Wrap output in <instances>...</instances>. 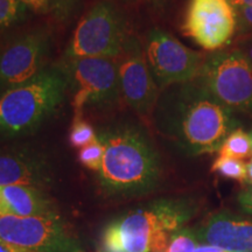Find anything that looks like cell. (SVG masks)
Returning <instances> with one entry per match:
<instances>
[{
	"mask_svg": "<svg viewBox=\"0 0 252 252\" xmlns=\"http://www.w3.org/2000/svg\"><path fill=\"white\" fill-rule=\"evenodd\" d=\"M152 116L157 130L193 156L219 152L237 128L231 110L197 80L162 90Z\"/></svg>",
	"mask_w": 252,
	"mask_h": 252,
	"instance_id": "cell-1",
	"label": "cell"
},
{
	"mask_svg": "<svg viewBox=\"0 0 252 252\" xmlns=\"http://www.w3.org/2000/svg\"><path fill=\"white\" fill-rule=\"evenodd\" d=\"M96 132L104 147L103 162L97 172L104 193L132 197L149 194L158 187L161 161L144 126L121 119L98 126Z\"/></svg>",
	"mask_w": 252,
	"mask_h": 252,
	"instance_id": "cell-2",
	"label": "cell"
},
{
	"mask_svg": "<svg viewBox=\"0 0 252 252\" xmlns=\"http://www.w3.org/2000/svg\"><path fill=\"white\" fill-rule=\"evenodd\" d=\"M188 198L151 201L108 223L102 234L104 252H163L174 232L195 214Z\"/></svg>",
	"mask_w": 252,
	"mask_h": 252,
	"instance_id": "cell-3",
	"label": "cell"
},
{
	"mask_svg": "<svg viewBox=\"0 0 252 252\" xmlns=\"http://www.w3.org/2000/svg\"><path fill=\"white\" fill-rule=\"evenodd\" d=\"M69 90L61 63L47 65L39 75L0 94V139L33 134L64 102Z\"/></svg>",
	"mask_w": 252,
	"mask_h": 252,
	"instance_id": "cell-4",
	"label": "cell"
},
{
	"mask_svg": "<svg viewBox=\"0 0 252 252\" xmlns=\"http://www.w3.org/2000/svg\"><path fill=\"white\" fill-rule=\"evenodd\" d=\"M132 34L122 9L112 0L94 2L75 28L63 59H117Z\"/></svg>",
	"mask_w": 252,
	"mask_h": 252,
	"instance_id": "cell-5",
	"label": "cell"
},
{
	"mask_svg": "<svg viewBox=\"0 0 252 252\" xmlns=\"http://www.w3.org/2000/svg\"><path fill=\"white\" fill-rule=\"evenodd\" d=\"M72 94L75 118L83 117L87 109H111L121 102L116 60L103 58L62 59Z\"/></svg>",
	"mask_w": 252,
	"mask_h": 252,
	"instance_id": "cell-6",
	"label": "cell"
},
{
	"mask_svg": "<svg viewBox=\"0 0 252 252\" xmlns=\"http://www.w3.org/2000/svg\"><path fill=\"white\" fill-rule=\"evenodd\" d=\"M196 80L231 111L252 110V67L242 50H217L209 55Z\"/></svg>",
	"mask_w": 252,
	"mask_h": 252,
	"instance_id": "cell-7",
	"label": "cell"
},
{
	"mask_svg": "<svg viewBox=\"0 0 252 252\" xmlns=\"http://www.w3.org/2000/svg\"><path fill=\"white\" fill-rule=\"evenodd\" d=\"M144 53L160 90L196 80L204 61L202 55L160 28L147 33Z\"/></svg>",
	"mask_w": 252,
	"mask_h": 252,
	"instance_id": "cell-8",
	"label": "cell"
},
{
	"mask_svg": "<svg viewBox=\"0 0 252 252\" xmlns=\"http://www.w3.org/2000/svg\"><path fill=\"white\" fill-rule=\"evenodd\" d=\"M0 239L32 252H81L59 214L0 216Z\"/></svg>",
	"mask_w": 252,
	"mask_h": 252,
	"instance_id": "cell-9",
	"label": "cell"
},
{
	"mask_svg": "<svg viewBox=\"0 0 252 252\" xmlns=\"http://www.w3.org/2000/svg\"><path fill=\"white\" fill-rule=\"evenodd\" d=\"M52 48V31L35 27L14 37L0 50V94L32 80L45 69Z\"/></svg>",
	"mask_w": 252,
	"mask_h": 252,
	"instance_id": "cell-10",
	"label": "cell"
},
{
	"mask_svg": "<svg viewBox=\"0 0 252 252\" xmlns=\"http://www.w3.org/2000/svg\"><path fill=\"white\" fill-rule=\"evenodd\" d=\"M237 13L229 0H190L184 32L206 50H220L229 45L237 30Z\"/></svg>",
	"mask_w": 252,
	"mask_h": 252,
	"instance_id": "cell-11",
	"label": "cell"
},
{
	"mask_svg": "<svg viewBox=\"0 0 252 252\" xmlns=\"http://www.w3.org/2000/svg\"><path fill=\"white\" fill-rule=\"evenodd\" d=\"M115 60L122 98L140 116H151L159 99L160 89L151 74L139 39L132 34Z\"/></svg>",
	"mask_w": 252,
	"mask_h": 252,
	"instance_id": "cell-12",
	"label": "cell"
},
{
	"mask_svg": "<svg viewBox=\"0 0 252 252\" xmlns=\"http://www.w3.org/2000/svg\"><path fill=\"white\" fill-rule=\"evenodd\" d=\"M52 184V167L37 150L25 146L0 150V186L18 185L45 189Z\"/></svg>",
	"mask_w": 252,
	"mask_h": 252,
	"instance_id": "cell-13",
	"label": "cell"
},
{
	"mask_svg": "<svg viewBox=\"0 0 252 252\" xmlns=\"http://www.w3.org/2000/svg\"><path fill=\"white\" fill-rule=\"evenodd\" d=\"M198 242L226 252H252V220L228 212L213 214L194 229Z\"/></svg>",
	"mask_w": 252,
	"mask_h": 252,
	"instance_id": "cell-14",
	"label": "cell"
},
{
	"mask_svg": "<svg viewBox=\"0 0 252 252\" xmlns=\"http://www.w3.org/2000/svg\"><path fill=\"white\" fill-rule=\"evenodd\" d=\"M58 214L43 189L28 186H0V216H39Z\"/></svg>",
	"mask_w": 252,
	"mask_h": 252,
	"instance_id": "cell-15",
	"label": "cell"
},
{
	"mask_svg": "<svg viewBox=\"0 0 252 252\" xmlns=\"http://www.w3.org/2000/svg\"><path fill=\"white\" fill-rule=\"evenodd\" d=\"M219 157L243 160L252 158V141L250 134L237 127L225 138L219 150Z\"/></svg>",
	"mask_w": 252,
	"mask_h": 252,
	"instance_id": "cell-16",
	"label": "cell"
},
{
	"mask_svg": "<svg viewBox=\"0 0 252 252\" xmlns=\"http://www.w3.org/2000/svg\"><path fill=\"white\" fill-rule=\"evenodd\" d=\"M32 12L19 0H0V30L23 23Z\"/></svg>",
	"mask_w": 252,
	"mask_h": 252,
	"instance_id": "cell-17",
	"label": "cell"
},
{
	"mask_svg": "<svg viewBox=\"0 0 252 252\" xmlns=\"http://www.w3.org/2000/svg\"><path fill=\"white\" fill-rule=\"evenodd\" d=\"M212 172L226 179L247 185V163L242 160L226 157H217L212 165Z\"/></svg>",
	"mask_w": 252,
	"mask_h": 252,
	"instance_id": "cell-18",
	"label": "cell"
},
{
	"mask_svg": "<svg viewBox=\"0 0 252 252\" xmlns=\"http://www.w3.org/2000/svg\"><path fill=\"white\" fill-rule=\"evenodd\" d=\"M97 138L96 128L93 127L83 117L74 118L71 124L70 133H69V143L75 149H82L93 143Z\"/></svg>",
	"mask_w": 252,
	"mask_h": 252,
	"instance_id": "cell-19",
	"label": "cell"
},
{
	"mask_svg": "<svg viewBox=\"0 0 252 252\" xmlns=\"http://www.w3.org/2000/svg\"><path fill=\"white\" fill-rule=\"evenodd\" d=\"M103 156V144L100 143L98 137H97L93 143L82 147L80 152H78V160L84 167L97 173L100 169V166H102Z\"/></svg>",
	"mask_w": 252,
	"mask_h": 252,
	"instance_id": "cell-20",
	"label": "cell"
},
{
	"mask_svg": "<svg viewBox=\"0 0 252 252\" xmlns=\"http://www.w3.org/2000/svg\"><path fill=\"white\" fill-rule=\"evenodd\" d=\"M196 247L198 239L194 229L182 228L172 235L166 252H194Z\"/></svg>",
	"mask_w": 252,
	"mask_h": 252,
	"instance_id": "cell-21",
	"label": "cell"
},
{
	"mask_svg": "<svg viewBox=\"0 0 252 252\" xmlns=\"http://www.w3.org/2000/svg\"><path fill=\"white\" fill-rule=\"evenodd\" d=\"M28 7L31 12L39 14H55L56 0H19Z\"/></svg>",
	"mask_w": 252,
	"mask_h": 252,
	"instance_id": "cell-22",
	"label": "cell"
},
{
	"mask_svg": "<svg viewBox=\"0 0 252 252\" xmlns=\"http://www.w3.org/2000/svg\"><path fill=\"white\" fill-rule=\"evenodd\" d=\"M80 0H56L54 17L60 21H67L74 15Z\"/></svg>",
	"mask_w": 252,
	"mask_h": 252,
	"instance_id": "cell-23",
	"label": "cell"
},
{
	"mask_svg": "<svg viewBox=\"0 0 252 252\" xmlns=\"http://www.w3.org/2000/svg\"><path fill=\"white\" fill-rule=\"evenodd\" d=\"M237 13V23L244 31L252 32V6L235 8Z\"/></svg>",
	"mask_w": 252,
	"mask_h": 252,
	"instance_id": "cell-24",
	"label": "cell"
},
{
	"mask_svg": "<svg viewBox=\"0 0 252 252\" xmlns=\"http://www.w3.org/2000/svg\"><path fill=\"white\" fill-rule=\"evenodd\" d=\"M238 202L244 212L252 214V187L239 194Z\"/></svg>",
	"mask_w": 252,
	"mask_h": 252,
	"instance_id": "cell-25",
	"label": "cell"
},
{
	"mask_svg": "<svg viewBox=\"0 0 252 252\" xmlns=\"http://www.w3.org/2000/svg\"><path fill=\"white\" fill-rule=\"evenodd\" d=\"M0 252H32L30 250H26V249H23L20 247H17V245L8 243V242L1 241L0 239Z\"/></svg>",
	"mask_w": 252,
	"mask_h": 252,
	"instance_id": "cell-26",
	"label": "cell"
},
{
	"mask_svg": "<svg viewBox=\"0 0 252 252\" xmlns=\"http://www.w3.org/2000/svg\"><path fill=\"white\" fill-rule=\"evenodd\" d=\"M194 252H226V251L222 250V249L220 248L213 247V245L203 244V245H198V247H196Z\"/></svg>",
	"mask_w": 252,
	"mask_h": 252,
	"instance_id": "cell-27",
	"label": "cell"
},
{
	"mask_svg": "<svg viewBox=\"0 0 252 252\" xmlns=\"http://www.w3.org/2000/svg\"><path fill=\"white\" fill-rule=\"evenodd\" d=\"M229 2L232 6H234L235 8L248 7V6H252V0H229Z\"/></svg>",
	"mask_w": 252,
	"mask_h": 252,
	"instance_id": "cell-28",
	"label": "cell"
},
{
	"mask_svg": "<svg viewBox=\"0 0 252 252\" xmlns=\"http://www.w3.org/2000/svg\"><path fill=\"white\" fill-rule=\"evenodd\" d=\"M247 185L252 187V158L247 163Z\"/></svg>",
	"mask_w": 252,
	"mask_h": 252,
	"instance_id": "cell-29",
	"label": "cell"
},
{
	"mask_svg": "<svg viewBox=\"0 0 252 252\" xmlns=\"http://www.w3.org/2000/svg\"><path fill=\"white\" fill-rule=\"evenodd\" d=\"M147 1H149L150 4L153 6L154 8H157V9H161V8L165 7V5H166V2H167V0H147Z\"/></svg>",
	"mask_w": 252,
	"mask_h": 252,
	"instance_id": "cell-30",
	"label": "cell"
},
{
	"mask_svg": "<svg viewBox=\"0 0 252 252\" xmlns=\"http://www.w3.org/2000/svg\"><path fill=\"white\" fill-rule=\"evenodd\" d=\"M242 52H243L244 54H245V56H247L248 60H249V62H250L251 67H252V42H249L248 45H247V47H245V49L242 50Z\"/></svg>",
	"mask_w": 252,
	"mask_h": 252,
	"instance_id": "cell-31",
	"label": "cell"
},
{
	"mask_svg": "<svg viewBox=\"0 0 252 252\" xmlns=\"http://www.w3.org/2000/svg\"><path fill=\"white\" fill-rule=\"evenodd\" d=\"M112 1H113V0H112ZM115 1L123 2V4H133V2L137 1V0H115Z\"/></svg>",
	"mask_w": 252,
	"mask_h": 252,
	"instance_id": "cell-32",
	"label": "cell"
},
{
	"mask_svg": "<svg viewBox=\"0 0 252 252\" xmlns=\"http://www.w3.org/2000/svg\"><path fill=\"white\" fill-rule=\"evenodd\" d=\"M249 134H250V137H251V141H252V130H251V132H250V133H249Z\"/></svg>",
	"mask_w": 252,
	"mask_h": 252,
	"instance_id": "cell-33",
	"label": "cell"
},
{
	"mask_svg": "<svg viewBox=\"0 0 252 252\" xmlns=\"http://www.w3.org/2000/svg\"><path fill=\"white\" fill-rule=\"evenodd\" d=\"M81 252H84V251H81Z\"/></svg>",
	"mask_w": 252,
	"mask_h": 252,
	"instance_id": "cell-34",
	"label": "cell"
},
{
	"mask_svg": "<svg viewBox=\"0 0 252 252\" xmlns=\"http://www.w3.org/2000/svg\"><path fill=\"white\" fill-rule=\"evenodd\" d=\"M0 50H1V48H0Z\"/></svg>",
	"mask_w": 252,
	"mask_h": 252,
	"instance_id": "cell-35",
	"label": "cell"
},
{
	"mask_svg": "<svg viewBox=\"0 0 252 252\" xmlns=\"http://www.w3.org/2000/svg\"><path fill=\"white\" fill-rule=\"evenodd\" d=\"M163 252H166V251H163Z\"/></svg>",
	"mask_w": 252,
	"mask_h": 252,
	"instance_id": "cell-36",
	"label": "cell"
}]
</instances>
